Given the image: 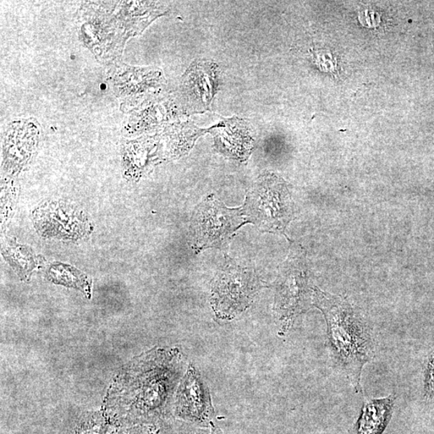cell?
I'll return each instance as SVG.
<instances>
[{
  "mask_svg": "<svg viewBox=\"0 0 434 434\" xmlns=\"http://www.w3.org/2000/svg\"><path fill=\"white\" fill-rule=\"evenodd\" d=\"M312 306L327 323V347L336 365L355 393L360 390L364 366L374 359L376 343L372 329L358 310L341 296L313 288Z\"/></svg>",
  "mask_w": 434,
  "mask_h": 434,
  "instance_id": "1",
  "label": "cell"
},
{
  "mask_svg": "<svg viewBox=\"0 0 434 434\" xmlns=\"http://www.w3.org/2000/svg\"><path fill=\"white\" fill-rule=\"evenodd\" d=\"M183 355L177 350L155 349L134 364L130 399L141 415L166 410L184 371Z\"/></svg>",
  "mask_w": 434,
  "mask_h": 434,
  "instance_id": "2",
  "label": "cell"
},
{
  "mask_svg": "<svg viewBox=\"0 0 434 434\" xmlns=\"http://www.w3.org/2000/svg\"><path fill=\"white\" fill-rule=\"evenodd\" d=\"M248 223L262 233L285 234L294 217V205L289 186L273 173H264L248 191L243 207Z\"/></svg>",
  "mask_w": 434,
  "mask_h": 434,
  "instance_id": "3",
  "label": "cell"
},
{
  "mask_svg": "<svg viewBox=\"0 0 434 434\" xmlns=\"http://www.w3.org/2000/svg\"><path fill=\"white\" fill-rule=\"evenodd\" d=\"M313 288L305 250L300 245H294L279 268L276 283L273 311L280 336L287 333L296 318L312 305Z\"/></svg>",
  "mask_w": 434,
  "mask_h": 434,
  "instance_id": "4",
  "label": "cell"
},
{
  "mask_svg": "<svg viewBox=\"0 0 434 434\" xmlns=\"http://www.w3.org/2000/svg\"><path fill=\"white\" fill-rule=\"evenodd\" d=\"M262 287L255 270L227 259L212 283L211 306L218 320H232L240 315Z\"/></svg>",
  "mask_w": 434,
  "mask_h": 434,
  "instance_id": "5",
  "label": "cell"
},
{
  "mask_svg": "<svg viewBox=\"0 0 434 434\" xmlns=\"http://www.w3.org/2000/svg\"><path fill=\"white\" fill-rule=\"evenodd\" d=\"M246 223L243 208H229L216 196H208L198 205L191 218V248L196 254L208 248L223 249L228 246L236 231Z\"/></svg>",
  "mask_w": 434,
  "mask_h": 434,
  "instance_id": "6",
  "label": "cell"
},
{
  "mask_svg": "<svg viewBox=\"0 0 434 434\" xmlns=\"http://www.w3.org/2000/svg\"><path fill=\"white\" fill-rule=\"evenodd\" d=\"M35 225L43 236L74 239L89 233V224L81 212L69 205L52 203L35 212Z\"/></svg>",
  "mask_w": 434,
  "mask_h": 434,
  "instance_id": "7",
  "label": "cell"
},
{
  "mask_svg": "<svg viewBox=\"0 0 434 434\" xmlns=\"http://www.w3.org/2000/svg\"><path fill=\"white\" fill-rule=\"evenodd\" d=\"M175 411L183 419L205 422L213 414L210 391L199 372L189 365L177 389Z\"/></svg>",
  "mask_w": 434,
  "mask_h": 434,
  "instance_id": "8",
  "label": "cell"
},
{
  "mask_svg": "<svg viewBox=\"0 0 434 434\" xmlns=\"http://www.w3.org/2000/svg\"><path fill=\"white\" fill-rule=\"evenodd\" d=\"M395 397L365 399L360 415L350 434H382L391 420Z\"/></svg>",
  "mask_w": 434,
  "mask_h": 434,
  "instance_id": "9",
  "label": "cell"
},
{
  "mask_svg": "<svg viewBox=\"0 0 434 434\" xmlns=\"http://www.w3.org/2000/svg\"><path fill=\"white\" fill-rule=\"evenodd\" d=\"M184 87L197 109L208 107L216 92V68L210 62L195 63L185 76Z\"/></svg>",
  "mask_w": 434,
  "mask_h": 434,
  "instance_id": "10",
  "label": "cell"
},
{
  "mask_svg": "<svg viewBox=\"0 0 434 434\" xmlns=\"http://www.w3.org/2000/svg\"><path fill=\"white\" fill-rule=\"evenodd\" d=\"M223 128L218 130L216 145L225 155L235 158L246 159L250 156L252 140L243 122L230 119L222 122Z\"/></svg>",
  "mask_w": 434,
  "mask_h": 434,
  "instance_id": "11",
  "label": "cell"
},
{
  "mask_svg": "<svg viewBox=\"0 0 434 434\" xmlns=\"http://www.w3.org/2000/svg\"><path fill=\"white\" fill-rule=\"evenodd\" d=\"M53 282L57 283L68 285L85 291L86 293L90 294V285L88 279L81 276L79 273H75L68 271L66 274L65 271L60 273H55L52 276Z\"/></svg>",
  "mask_w": 434,
  "mask_h": 434,
  "instance_id": "12",
  "label": "cell"
},
{
  "mask_svg": "<svg viewBox=\"0 0 434 434\" xmlns=\"http://www.w3.org/2000/svg\"><path fill=\"white\" fill-rule=\"evenodd\" d=\"M76 434H105V425L98 414L86 416L76 428Z\"/></svg>",
  "mask_w": 434,
  "mask_h": 434,
  "instance_id": "13",
  "label": "cell"
},
{
  "mask_svg": "<svg viewBox=\"0 0 434 434\" xmlns=\"http://www.w3.org/2000/svg\"><path fill=\"white\" fill-rule=\"evenodd\" d=\"M424 397L432 399L434 397V348L428 355L425 369Z\"/></svg>",
  "mask_w": 434,
  "mask_h": 434,
  "instance_id": "14",
  "label": "cell"
},
{
  "mask_svg": "<svg viewBox=\"0 0 434 434\" xmlns=\"http://www.w3.org/2000/svg\"><path fill=\"white\" fill-rule=\"evenodd\" d=\"M212 434H222V433L217 430V428H214Z\"/></svg>",
  "mask_w": 434,
  "mask_h": 434,
  "instance_id": "15",
  "label": "cell"
},
{
  "mask_svg": "<svg viewBox=\"0 0 434 434\" xmlns=\"http://www.w3.org/2000/svg\"><path fill=\"white\" fill-rule=\"evenodd\" d=\"M128 434H142V433H140V432H138V433H128Z\"/></svg>",
  "mask_w": 434,
  "mask_h": 434,
  "instance_id": "16",
  "label": "cell"
}]
</instances>
